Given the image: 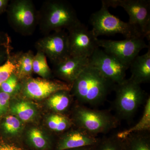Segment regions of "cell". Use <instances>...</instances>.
<instances>
[{
	"label": "cell",
	"mask_w": 150,
	"mask_h": 150,
	"mask_svg": "<svg viewBox=\"0 0 150 150\" xmlns=\"http://www.w3.org/2000/svg\"><path fill=\"white\" fill-rule=\"evenodd\" d=\"M89 61L90 66L115 84L121 83L126 79V71L129 68L100 48L94 51L89 58Z\"/></svg>",
	"instance_id": "obj_10"
},
{
	"label": "cell",
	"mask_w": 150,
	"mask_h": 150,
	"mask_svg": "<svg viewBox=\"0 0 150 150\" xmlns=\"http://www.w3.org/2000/svg\"><path fill=\"white\" fill-rule=\"evenodd\" d=\"M80 22L74 9L66 1H46L38 11V25L46 35L52 31L68 30Z\"/></svg>",
	"instance_id": "obj_2"
},
{
	"label": "cell",
	"mask_w": 150,
	"mask_h": 150,
	"mask_svg": "<svg viewBox=\"0 0 150 150\" xmlns=\"http://www.w3.org/2000/svg\"><path fill=\"white\" fill-rule=\"evenodd\" d=\"M148 49L146 54L137 56L129 68L131 74L129 79L140 85L150 81V47Z\"/></svg>",
	"instance_id": "obj_15"
},
{
	"label": "cell",
	"mask_w": 150,
	"mask_h": 150,
	"mask_svg": "<svg viewBox=\"0 0 150 150\" xmlns=\"http://www.w3.org/2000/svg\"><path fill=\"white\" fill-rule=\"evenodd\" d=\"M15 70L14 62L12 56L11 55L6 63L0 66V86L14 72Z\"/></svg>",
	"instance_id": "obj_25"
},
{
	"label": "cell",
	"mask_w": 150,
	"mask_h": 150,
	"mask_svg": "<svg viewBox=\"0 0 150 150\" xmlns=\"http://www.w3.org/2000/svg\"><path fill=\"white\" fill-rule=\"evenodd\" d=\"M114 91L115 96L112 108L118 120H129L133 118L148 96L146 97V95L141 85L130 79L115 84Z\"/></svg>",
	"instance_id": "obj_3"
},
{
	"label": "cell",
	"mask_w": 150,
	"mask_h": 150,
	"mask_svg": "<svg viewBox=\"0 0 150 150\" xmlns=\"http://www.w3.org/2000/svg\"><path fill=\"white\" fill-rule=\"evenodd\" d=\"M148 132L132 134L122 140L126 150H150V137Z\"/></svg>",
	"instance_id": "obj_18"
},
{
	"label": "cell",
	"mask_w": 150,
	"mask_h": 150,
	"mask_svg": "<svg viewBox=\"0 0 150 150\" xmlns=\"http://www.w3.org/2000/svg\"><path fill=\"white\" fill-rule=\"evenodd\" d=\"M18 79L14 73H13L0 86V91L11 95L18 87Z\"/></svg>",
	"instance_id": "obj_26"
},
{
	"label": "cell",
	"mask_w": 150,
	"mask_h": 150,
	"mask_svg": "<svg viewBox=\"0 0 150 150\" xmlns=\"http://www.w3.org/2000/svg\"><path fill=\"white\" fill-rule=\"evenodd\" d=\"M74 122L78 128L97 137L105 134L118 126V118L106 110H98L79 105L75 109Z\"/></svg>",
	"instance_id": "obj_5"
},
{
	"label": "cell",
	"mask_w": 150,
	"mask_h": 150,
	"mask_svg": "<svg viewBox=\"0 0 150 150\" xmlns=\"http://www.w3.org/2000/svg\"><path fill=\"white\" fill-rule=\"evenodd\" d=\"M22 91L25 96L35 99H42L61 91H69L71 85L59 81L28 78L23 80Z\"/></svg>",
	"instance_id": "obj_12"
},
{
	"label": "cell",
	"mask_w": 150,
	"mask_h": 150,
	"mask_svg": "<svg viewBox=\"0 0 150 150\" xmlns=\"http://www.w3.org/2000/svg\"><path fill=\"white\" fill-rule=\"evenodd\" d=\"M34 56V54L31 51L12 56L15 66L14 73L19 80H23L29 78L33 73V62Z\"/></svg>",
	"instance_id": "obj_16"
},
{
	"label": "cell",
	"mask_w": 150,
	"mask_h": 150,
	"mask_svg": "<svg viewBox=\"0 0 150 150\" xmlns=\"http://www.w3.org/2000/svg\"><path fill=\"white\" fill-rule=\"evenodd\" d=\"M48 127L57 132H64L71 126L72 122L63 114L56 113L48 118Z\"/></svg>",
	"instance_id": "obj_21"
},
{
	"label": "cell",
	"mask_w": 150,
	"mask_h": 150,
	"mask_svg": "<svg viewBox=\"0 0 150 150\" xmlns=\"http://www.w3.org/2000/svg\"><path fill=\"white\" fill-rule=\"evenodd\" d=\"M11 27L24 36L32 35L38 25V11L30 0L10 1L6 10Z\"/></svg>",
	"instance_id": "obj_6"
},
{
	"label": "cell",
	"mask_w": 150,
	"mask_h": 150,
	"mask_svg": "<svg viewBox=\"0 0 150 150\" xmlns=\"http://www.w3.org/2000/svg\"><path fill=\"white\" fill-rule=\"evenodd\" d=\"M33 71L42 79H48L52 76V70L47 63V57L40 51H37L34 55L33 62Z\"/></svg>",
	"instance_id": "obj_20"
},
{
	"label": "cell",
	"mask_w": 150,
	"mask_h": 150,
	"mask_svg": "<svg viewBox=\"0 0 150 150\" xmlns=\"http://www.w3.org/2000/svg\"><path fill=\"white\" fill-rule=\"evenodd\" d=\"M0 150H23L21 148L16 145L4 144L0 145Z\"/></svg>",
	"instance_id": "obj_31"
},
{
	"label": "cell",
	"mask_w": 150,
	"mask_h": 150,
	"mask_svg": "<svg viewBox=\"0 0 150 150\" xmlns=\"http://www.w3.org/2000/svg\"><path fill=\"white\" fill-rule=\"evenodd\" d=\"M69 91H61L55 93L49 96L48 105L51 109L62 114L69 107L71 97Z\"/></svg>",
	"instance_id": "obj_19"
},
{
	"label": "cell",
	"mask_w": 150,
	"mask_h": 150,
	"mask_svg": "<svg viewBox=\"0 0 150 150\" xmlns=\"http://www.w3.org/2000/svg\"><path fill=\"white\" fill-rule=\"evenodd\" d=\"M9 1L0 0V15L6 11Z\"/></svg>",
	"instance_id": "obj_32"
},
{
	"label": "cell",
	"mask_w": 150,
	"mask_h": 150,
	"mask_svg": "<svg viewBox=\"0 0 150 150\" xmlns=\"http://www.w3.org/2000/svg\"><path fill=\"white\" fill-rule=\"evenodd\" d=\"M97 43L99 48H103L105 52L117 58L129 69L131 62L139 55L140 51L150 47L142 37L121 40L98 39Z\"/></svg>",
	"instance_id": "obj_8"
},
{
	"label": "cell",
	"mask_w": 150,
	"mask_h": 150,
	"mask_svg": "<svg viewBox=\"0 0 150 150\" xmlns=\"http://www.w3.org/2000/svg\"><path fill=\"white\" fill-rule=\"evenodd\" d=\"M11 47H0V66L6 63L11 56Z\"/></svg>",
	"instance_id": "obj_29"
},
{
	"label": "cell",
	"mask_w": 150,
	"mask_h": 150,
	"mask_svg": "<svg viewBox=\"0 0 150 150\" xmlns=\"http://www.w3.org/2000/svg\"><path fill=\"white\" fill-rule=\"evenodd\" d=\"M95 146H88L83 147L67 150H95Z\"/></svg>",
	"instance_id": "obj_33"
},
{
	"label": "cell",
	"mask_w": 150,
	"mask_h": 150,
	"mask_svg": "<svg viewBox=\"0 0 150 150\" xmlns=\"http://www.w3.org/2000/svg\"><path fill=\"white\" fill-rule=\"evenodd\" d=\"M37 51L43 53L55 64L69 56L68 34L64 30L54 31L36 41Z\"/></svg>",
	"instance_id": "obj_11"
},
{
	"label": "cell",
	"mask_w": 150,
	"mask_h": 150,
	"mask_svg": "<svg viewBox=\"0 0 150 150\" xmlns=\"http://www.w3.org/2000/svg\"><path fill=\"white\" fill-rule=\"evenodd\" d=\"M95 150H126L122 140L115 136L100 139L95 146Z\"/></svg>",
	"instance_id": "obj_23"
},
{
	"label": "cell",
	"mask_w": 150,
	"mask_h": 150,
	"mask_svg": "<svg viewBox=\"0 0 150 150\" xmlns=\"http://www.w3.org/2000/svg\"><path fill=\"white\" fill-rule=\"evenodd\" d=\"M100 138L82 129H79L67 132L59 140L56 150H67L96 146Z\"/></svg>",
	"instance_id": "obj_14"
},
{
	"label": "cell",
	"mask_w": 150,
	"mask_h": 150,
	"mask_svg": "<svg viewBox=\"0 0 150 150\" xmlns=\"http://www.w3.org/2000/svg\"><path fill=\"white\" fill-rule=\"evenodd\" d=\"M11 95L0 91V116L5 114L9 107Z\"/></svg>",
	"instance_id": "obj_28"
},
{
	"label": "cell",
	"mask_w": 150,
	"mask_h": 150,
	"mask_svg": "<svg viewBox=\"0 0 150 150\" xmlns=\"http://www.w3.org/2000/svg\"><path fill=\"white\" fill-rule=\"evenodd\" d=\"M11 111L23 121L31 120L35 114V109L32 105L24 101H20L14 105L12 107Z\"/></svg>",
	"instance_id": "obj_22"
},
{
	"label": "cell",
	"mask_w": 150,
	"mask_h": 150,
	"mask_svg": "<svg viewBox=\"0 0 150 150\" xmlns=\"http://www.w3.org/2000/svg\"><path fill=\"white\" fill-rule=\"evenodd\" d=\"M150 130V97L148 96L145 101L143 115L140 121L133 127L118 132L116 137L121 140L126 139L134 133L149 132Z\"/></svg>",
	"instance_id": "obj_17"
},
{
	"label": "cell",
	"mask_w": 150,
	"mask_h": 150,
	"mask_svg": "<svg viewBox=\"0 0 150 150\" xmlns=\"http://www.w3.org/2000/svg\"><path fill=\"white\" fill-rule=\"evenodd\" d=\"M108 7L102 4L99 10L93 13L90 19L91 30L96 38L102 35L121 34L126 38L143 37L137 28L110 13Z\"/></svg>",
	"instance_id": "obj_4"
},
{
	"label": "cell",
	"mask_w": 150,
	"mask_h": 150,
	"mask_svg": "<svg viewBox=\"0 0 150 150\" xmlns=\"http://www.w3.org/2000/svg\"><path fill=\"white\" fill-rule=\"evenodd\" d=\"M29 138L31 145L38 150H45L49 146L46 138L39 129H31L29 132Z\"/></svg>",
	"instance_id": "obj_24"
},
{
	"label": "cell",
	"mask_w": 150,
	"mask_h": 150,
	"mask_svg": "<svg viewBox=\"0 0 150 150\" xmlns=\"http://www.w3.org/2000/svg\"><path fill=\"white\" fill-rule=\"evenodd\" d=\"M109 8L121 7L129 17L128 21L139 30L144 38H150V1L149 0H103Z\"/></svg>",
	"instance_id": "obj_7"
},
{
	"label": "cell",
	"mask_w": 150,
	"mask_h": 150,
	"mask_svg": "<svg viewBox=\"0 0 150 150\" xmlns=\"http://www.w3.org/2000/svg\"><path fill=\"white\" fill-rule=\"evenodd\" d=\"M21 126L19 119L13 115L7 116L4 123V127L6 131L10 134H14L18 132Z\"/></svg>",
	"instance_id": "obj_27"
},
{
	"label": "cell",
	"mask_w": 150,
	"mask_h": 150,
	"mask_svg": "<svg viewBox=\"0 0 150 150\" xmlns=\"http://www.w3.org/2000/svg\"><path fill=\"white\" fill-rule=\"evenodd\" d=\"M11 40L8 35L0 31V47H11Z\"/></svg>",
	"instance_id": "obj_30"
},
{
	"label": "cell",
	"mask_w": 150,
	"mask_h": 150,
	"mask_svg": "<svg viewBox=\"0 0 150 150\" xmlns=\"http://www.w3.org/2000/svg\"><path fill=\"white\" fill-rule=\"evenodd\" d=\"M89 65L88 57L69 56L53 65V70L57 76L66 81V83L72 85Z\"/></svg>",
	"instance_id": "obj_13"
},
{
	"label": "cell",
	"mask_w": 150,
	"mask_h": 150,
	"mask_svg": "<svg viewBox=\"0 0 150 150\" xmlns=\"http://www.w3.org/2000/svg\"><path fill=\"white\" fill-rule=\"evenodd\" d=\"M69 55L89 58L97 48L98 38L81 22L68 29Z\"/></svg>",
	"instance_id": "obj_9"
},
{
	"label": "cell",
	"mask_w": 150,
	"mask_h": 150,
	"mask_svg": "<svg viewBox=\"0 0 150 150\" xmlns=\"http://www.w3.org/2000/svg\"><path fill=\"white\" fill-rule=\"evenodd\" d=\"M115 85L89 65L72 84L70 92L81 104L95 107L105 101Z\"/></svg>",
	"instance_id": "obj_1"
}]
</instances>
